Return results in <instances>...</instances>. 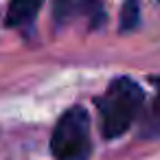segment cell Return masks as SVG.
Masks as SVG:
<instances>
[{
  "instance_id": "1",
  "label": "cell",
  "mask_w": 160,
  "mask_h": 160,
  "mask_svg": "<svg viewBox=\"0 0 160 160\" xmlns=\"http://www.w3.org/2000/svg\"><path fill=\"white\" fill-rule=\"evenodd\" d=\"M142 103H145L142 88L129 77H116L108 86L105 94L97 99L103 138L123 136L138 118Z\"/></svg>"
},
{
  "instance_id": "2",
  "label": "cell",
  "mask_w": 160,
  "mask_h": 160,
  "mask_svg": "<svg viewBox=\"0 0 160 160\" xmlns=\"http://www.w3.org/2000/svg\"><path fill=\"white\" fill-rule=\"evenodd\" d=\"M51 151L57 160H88L92 153L90 116L81 105L68 108L51 136Z\"/></svg>"
},
{
  "instance_id": "4",
  "label": "cell",
  "mask_w": 160,
  "mask_h": 160,
  "mask_svg": "<svg viewBox=\"0 0 160 160\" xmlns=\"http://www.w3.org/2000/svg\"><path fill=\"white\" fill-rule=\"evenodd\" d=\"M42 2L44 0H11L9 9H7V16H5V24L11 27V29L33 24Z\"/></svg>"
},
{
  "instance_id": "6",
  "label": "cell",
  "mask_w": 160,
  "mask_h": 160,
  "mask_svg": "<svg viewBox=\"0 0 160 160\" xmlns=\"http://www.w3.org/2000/svg\"><path fill=\"white\" fill-rule=\"evenodd\" d=\"M156 86H158V99H156V105H153V108H156V112L160 114V79H156Z\"/></svg>"
},
{
  "instance_id": "3",
  "label": "cell",
  "mask_w": 160,
  "mask_h": 160,
  "mask_svg": "<svg viewBox=\"0 0 160 160\" xmlns=\"http://www.w3.org/2000/svg\"><path fill=\"white\" fill-rule=\"evenodd\" d=\"M53 18L59 27L86 20L90 29H99L105 22V11L99 0H55Z\"/></svg>"
},
{
  "instance_id": "5",
  "label": "cell",
  "mask_w": 160,
  "mask_h": 160,
  "mask_svg": "<svg viewBox=\"0 0 160 160\" xmlns=\"http://www.w3.org/2000/svg\"><path fill=\"white\" fill-rule=\"evenodd\" d=\"M140 22V9L138 0H125L121 9V31H132Z\"/></svg>"
}]
</instances>
